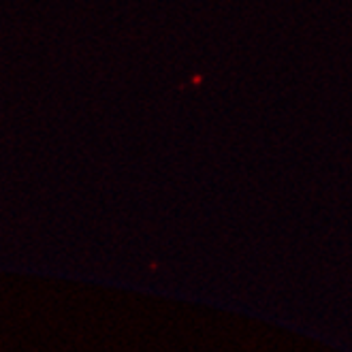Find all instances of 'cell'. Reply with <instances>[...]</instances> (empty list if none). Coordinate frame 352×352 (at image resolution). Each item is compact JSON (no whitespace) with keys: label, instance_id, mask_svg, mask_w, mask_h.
Wrapping results in <instances>:
<instances>
[]
</instances>
